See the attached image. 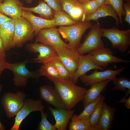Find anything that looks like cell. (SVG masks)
Wrapping results in <instances>:
<instances>
[{
	"instance_id": "cell-27",
	"label": "cell",
	"mask_w": 130,
	"mask_h": 130,
	"mask_svg": "<svg viewBox=\"0 0 130 130\" xmlns=\"http://www.w3.org/2000/svg\"><path fill=\"white\" fill-rule=\"evenodd\" d=\"M71 119L68 128L69 130H97L96 128L90 126L89 121L78 119L75 114H73Z\"/></svg>"
},
{
	"instance_id": "cell-18",
	"label": "cell",
	"mask_w": 130,
	"mask_h": 130,
	"mask_svg": "<svg viewBox=\"0 0 130 130\" xmlns=\"http://www.w3.org/2000/svg\"><path fill=\"white\" fill-rule=\"evenodd\" d=\"M22 14V16L27 19L32 24L35 36H36L38 32L42 29L56 27L54 17L51 20L45 19L35 16L31 12L23 10Z\"/></svg>"
},
{
	"instance_id": "cell-6",
	"label": "cell",
	"mask_w": 130,
	"mask_h": 130,
	"mask_svg": "<svg viewBox=\"0 0 130 130\" xmlns=\"http://www.w3.org/2000/svg\"><path fill=\"white\" fill-rule=\"evenodd\" d=\"M102 37L110 42L113 48L117 49L122 53L125 52L130 45V29L120 30L113 26L111 28H101Z\"/></svg>"
},
{
	"instance_id": "cell-7",
	"label": "cell",
	"mask_w": 130,
	"mask_h": 130,
	"mask_svg": "<svg viewBox=\"0 0 130 130\" xmlns=\"http://www.w3.org/2000/svg\"><path fill=\"white\" fill-rule=\"evenodd\" d=\"M26 94L20 91L15 93L7 92L3 95L1 102L7 117L11 118L16 116L22 107Z\"/></svg>"
},
{
	"instance_id": "cell-42",
	"label": "cell",
	"mask_w": 130,
	"mask_h": 130,
	"mask_svg": "<svg viewBox=\"0 0 130 130\" xmlns=\"http://www.w3.org/2000/svg\"><path fill=\"white\" fill-rule=\"evenodd\" d=\"M99 6L103 5L106 0H96Z\"/></svg>"
},
{
	"instance_id": "cell-43",
	"label": "cell",
	"mask_w": 130,
	"mask_h": 130,
	"mask_svg": "<svg viewBox=\"0 0 130 130\" xmlns=\"http://www.w3.org/2000/svg\"><path fill=\"white\" fill-rule=\"evenodd\" d=\"M90 0H78V1L80 3H82L84 2L90 1Z\"/></svg>"
},
{
	"instance_id": "cell-12",
	"label": "cell",
	"mask_w": 130,
	"mask_h": 130,
	"mask_svg": "<svg viewBox=\"0 0 130 130\" xmlns=\"http://www.w3.org/2000/svg\"><path fill=\"white\" fill-rule=\"evenodd\" d=\"M55 49L59 59L72 76L77 70L78 65L79 55L76 50L71 48Z\"/></svg>"
},
{
	"instance_id": "cell-35",
	"label": "cell",
	"mask_w": 130,
	"mask_h": 130,
	"mask_svg": "<svg viewBox=\"0 0 130 130\" xmlns=\"http://www.w3.org/2000/svg\"><path fill=\"white\" fill-rule=\"evenodd\" d=\"M54 10H63L60 0H44Z\"/></svg>"
},
{
	"instance_id": "cell-33",
	"label": "cell",
	"mask_w": 130,
	"mask_h": 130,
	"mask_svg": "<svg viewBox=\"0 0 130 130\" xmlns=\"http://www.w3.org/2000/svg\"><path fill=\"white\" fill-rule=\"evenodd\" d=\"M41 120L37 130H56L54 125L51 124L47 119V114L43 110L41 111Z\"/></svg>"
},
{
	"instance_id": "cell-40",
	"label": "cell",
	"mask_w": 130,
	"mask_h": 130,
	"mask_svg": "<svg viewBox=\"0 0 130 130\" xmlns=\"http://www.w3.org/2000/svg\"><path fill=\"white\" fill-rule=\"evenodd\" d=\"M12 19L11 18L7 17L6 15L0 12V25Z\"/></svg>"
},
{
	"instance_id": "cell-13",
	"label": "cell",
	"mask_w": 130,
	"mask_h": 130,
	"mask_svg": "<svg viewBox=\"0 0 130 130\" xmlns=\"http://www.w3.org/2000/svg\"><path fill=\"white\" fill-rule=\"evenodd\" d=\"M113 52L108 47H104L89 54H91L94 63L98 66L106 68L110 63H128L130 60L123 59L113 55Z\"/></svg>"
},
{
	"instance_id": "cell-38",
	"label": "cell",
	"mask_w": 130,
	"mask_h": 130,
	"mask_svg": "<svg viewBox=\"0 0 130 130\" xmlns=\"http://www.w3.org/2000/svg\"><path fill=\"white\" fill-rule=\"evenodd\" d=\"M124 103V106L128 109H130V97L127 98H123L116 103Z\"/></svg>"
},
{
	"instance_id": "cell-36",
	"label": "cell",
	"mask_w": 130,
	"mask_h": 130,
	"mask_svg": "<svg viewBox=\"0 0 130 130\" xmlns=\"http://www.w3.org/2000/svg\"><path fill=\"white\" fill-rule=\"evenodd\" d=\"M123 9L125 13L124 20L130 25V1H127L123 4Z\"/></svg>"
},
{
	"instance_id": "cell-5",
	"label": "cell",
	"mask_w": 130,
	"mask_h": 130,
	"mask_svg": "<svg viewBox=\"0 0 130 130\" xmlns=\"http://www.w3.org/2000/svg\"><path fill=\"white\" fill-rule=\"evenodd\" d=\"M27 59L21 62L9 63L6 62L5 69L9 70L13 73V79L14 85L17 86L26 87L30 78L38 79L41 76L39 70L30 71L26 68Z\"/></svg>"
},
{
	"instance_id": "cell-39",
	"label": "cell",
	"mask_w": 130,
	"mask_h": 130,
	"mask_svg": "<svg viewBox=\"0 0 130 130\" xmlns=\"http://www.w3.org/2000/svg\"><path fill=\"white\" fill-rule=\"evenodd\" d=\"M6 62L5 58L0 57V76L5 69Z\"/></svg>"
},
{
	"instance_id": "cell-10",
	"label": "cell",
	"mask_w": 130,
	"mask_h": 130,
	"mask_svg": "<svg viewBox=\"0 0 130 130\" xmlns=\"http://www.w3.org/2000/svg\"><path fill=\"white\" fill-rule=\"evenodd\" d=\"M45 106L41 100L27 98L25 99L23 105L15 118L14 124L9 130H18L23 120L31 112L44 110Z\"/></svg>"
},
{
	"instance_id": "cell-45",
	"label": "cell",
	"mask_w": 130,
	"mask_h": 130,
	"mask_svg": "<svg viewBox=\"0 0 130 130\" xmlns=\"http://www.w3.org/2000/svg\"><path fill=\"white\" fill-rule=\"evenodd\" d=\"M3 1V0H0V4Z\"/></svg>"
},
{
	"instance_id": "cell-1",
	"label": "cell",
	"mask_w": 130,
	"mask_h": 130,
	"mask_svg": "<svg viewBox=\"0 0 130 130\" xmlns=\"http://www.w3.org/2000/svg\"><path fill=\"white\" fill-rule=\"evenodd\" d=\"M52 82L66 110L72 109L82 101L87 91L86 88L76 85L70 79L59 78Z\"/></svg>"
},
{
	"instance_id": "cell-11",
	"label": "cell",
	"mask_w": 130,
	"mask_h": 130,
	"mask_svg": "<svg viewBox=\"0 0 130 130\" xmlns=\"http://www.w3.org/2000/svg\"><path fill=\"white\" fill-rule=\"evenodd\" d=\"M125 68V67H122L117 70L108 69L101 72L98 71L97 69H95L91 74L88 75L85 74L80 76L79 78L80 81L84 84L85 86H91L105 80L110 79L111 80Z\"/></svg>"
},
{
	"instance_id": "cell-29",
	"label": "cell",
	"mask_w": 130,
	"mask_h": 130,
	"mask_svg": "<svg viewBox=\"0 0 130 130\" xmlns=\"http://www.w3.org/2000/svg\"><path fill=\"white\" fill-rule=\"evenodd\" d=\"M105 99V96L102 95L96 109L89 120V124L91 127L96 128V127L102 114L103 104Z\"/></svg>"
},
{
	"instance_id": "cell-4",
	"label": "cell",
	"mask_w": 130,
	"mask_h": 130,
	"mask_svg": "<svg viewBox=\"0 0 130 130\" xmlns=\"http://www.w3.org/2000/svg\"><path fill=\"white\" fill-rule=\"evenodd\" d=\"M14 20L15 35L10 49L22 47L28 41L32 40L35 36L32 26L27 19L22 16Z\"/></svg>"
},
{
	"instance_id": "cell-26",
	"label": "cell",
	"mask_w": 130,
	"mask_h": 130,
	"mask_svg": "<svg viewBox=\"0 0 130 130\" xmlns=\"http://www.w3.org/2000/svg\"><path fill=\"white\" fill-rule=\"evenodd\" d=\"M53 17L56 26H69L77 24L78 22L72 19L64 11H57L53 10Z\"/></svg>"
},
{
	"instance_id": "cell-37",
	"label": "cell",
	"mask_w": 130,
	"mask_h": 130,
	"mask_svg": "<svg viewBox=\"0 0 130 130\" xmlns=\"http://www.w3.org/2000/svg\"><path fill=\"white\" fill-rule=\"evenodd\" d=\"M3 41L0 37V57L5 58L6 56Z\"/></svg>"
},
{
	"instance_id": "cell-32",
	"label": "cell",
	"mask_w": 130,
	"mask_h": 130,
	"mask_svg": "<svg viewBox=\"0 0 130 130\" xmlns=\"http://www.w3.org/2000/svg\"><path fill=\"white\" fill-rule=\"evenodd\" d=\"M56 68L60 78L64 79H70L71 75L68 71L59 58L53 59L50 61Z\"/></svg>"
},
{
	"instance_id": "cell-9",
	"label": "cell",
	"mask_w": 130,
	"mask_h": 130,
	"mask_svg": "<svg viewBox=\"0 0 130 130\" xmlns=\"http://www.w3.org/2000/svg\"><path fill=\"white\" fill-rule=\"evenodd\" d=\"M56 27L40 30L36 35V41L50 46L54 49L70 48L61 39Z\"/></svg>"
},
{
	"instance_id": "cell-20",
	"label": "cell",
	"mask_w": 130,
	"mask_h": 130,
	"mask_svg": "<svg viewBox=\"0 0 130 130\" xmlns=\"http://www.w3.org/2000/svg\"><path fill=\"white\" fill-rule=\"evenodd\" d=\"M108 16L114 18L116 25L117 26L119 25V21L117 13L111 5L108 4L99 6L94 13L85 17L84 21L93 20L98 22V20L100 18Z\"/></svg>"
},
{
	"instance_id": "cell-44",
	"label": "cell",
	"mask_w": 130,
	"mask_h": 130,
	"mask_svg": "<svg viewBox=\"0 0 130 130\" xmlns=\"http://www.w3.org/2000/svg\"><path fill=\"white\" fill-rule=\"evenodd\" d=\"M26 3L29 4H31L32 3V0H25Z\"/></svg>"
},
{
	"instance_id": "cell-15",
	"label": "cell",
	"mask_w": 130,
	"mask_h": 130,
	"mask_svg": "<svg viewBox=\"0 0 130 130\" xmlns=\"http://www.w3.org/2000/svg\"><path fill=\"white\" fill-rule=\"evenodd\" d=\"M62 10L73 20L79 22L84 21V11L78 0H60Z\"/></svg>"
},
{
	"instance_id": "cell-14",
	"label": "cell",
	"mask_w": 130,
	"mask_h": 130,
	"mask_svg": "<svg viewBox=\"0 0 130 130\" xmlns=\"http://www.w3.org/2000/svg\"><path fill=\"white\" fill-rule=\"evenodd\" d=\"M93 69L104 70L102 67L98 66L94 63L90 54L85 55H79L78 68L70 79L75 84L80 76L85 74L88 72Z\"/></svg>"
},
{
	"instance_id": "cell-24",
	"label": "cell",
	"mask_w": 130,
	"mask_h": 130,
	"mask_svg": "<svg viewBox=\"0 0 130 130\" xmlns=\"http://www.w3.org/2000/svg\"><path fill=\"white\" fill-rule=\"evenodd\" d=\"M20 8L23 10L33 12L38 14L39 17L48 20L53 18V10L44 0H40L37 6L32 7H27L21 6Z\"/></svg>"
},
{
	"instance_id": "cell-28",
	"label": "cell",
	"mask_w": 130,
	"mask_h": 130,
	"mask_svg": "<svg viewBox=\"0 0 130 130\" xmlns=\"http://www.w3.org/2000/svg\"><path fill=\"white\" fill-rule=\"evenodd\" d=\"M101 96V94L95 101L86 106L80 114L78 115L75 114L76 117L79 120L89 121L96 109Z\"/></svg>"
},
{
	"instance_id": "cell-3",
	"label": "cell",
	"mask_w": 130,
	"mask_h": 130,
	"mask_svg": "<svg viewBox=\"0 0 130 130\" xmlns=\"http://www.w3.org/2000/svg\"><path fill=\"white\" fill-rule=\"evenodd\" d=\"M91 28L89 33L85 35L83 42L76 49L79 55L89 53L105 47L101 39L102 32L100 23L96 22Z\"/></svg>"
},
{
	"instance_id": "cell-16",
	"label": "cell",
	"mask_w": 130,
	"mask_h": 130,
	"mask_svg": "<svg viewBox=\"0 0 130 130\" xmlns=\"http://www.w3.org/2000/svg\"><path fill=\"white\" fill-rule=\"evenodd\" d=\"M39 92L41 98L47 103L57 108L65 109L62 99L54 87L48 85H42L39 87Z\"/></svg>"
},
{
	"instance_id": "cell-31",
	"label": "cell",
	"mask_w": 130,
	"mask_h": 130,
	"mask_svg": "<svg viewBox=\"0 0 130 130\" xmlns=\"http://www.w3.org/2000/svg\"><path fill=\"white\" fill-rule=\"evenodd\" d=\"M123 0H106L104 5L109 4L111 5L117 13L119 23L123 24L122 16H125V13L123 7Z\"/></svg>"
},
{
	"instance_id": "cell-2",
	"label": "cell",
	"mask_w": 130,
	"mask_h": 130,
	"mask_svg": "<svg viewBox=\"0 0 130 130\" xmlns=\"http://www.w3.org/2000/svg\"><path fill=\"white\" fill-rule=\"evenodd\" d=\"M92 25L90 21H84L70 26H59L58 29L65 41L69 42V47L76 50L81 43L84 33Z\"/></svg>"
},
{
	"instance_id": "cell-8",
	"label": "cell",
	"mask_w": 130,
	"mask_h": 130,
	"mask_svg": "<svg viewBox=\"0 0 130 130\" xmlns=\"http://www.w3.org/2000/svg\"><path fill=\"white\" fill-rule=\"evenodd\" d=\"M25 48L29 52L39 53L37 57L32 59V62L43 64L50 61L53 59L58 58L56 51L53 47L44 43H38L36 41L33 43H27Z\"/></svg>"
},
{
	"instance_id": "cell-30",
	"label": "cell",
	"mask_w": 130,
	"mask_h": 130,
	"mask_svg": "<svg viewBox=\"0 0 130 130\" xmlns=\"http://www.w3.org/2000/svg\"><path fill=\"white\" fill-rule=\"evenodd\" d=\"M129 80V79L123 76L118 78L116 77L113 78L111 81H112L115 86L112 89V90L124 91L128 89L130 91V81Z\"/></svg>"
},
{
	"instance_id": "cell-23",
	"label": "cell",
	"mask_w": 130,
	"mask_h": 130,
	"mask_svg": "<svg viewBox=\"0 0 130 130\" xmlns=\"http://www.w3.org/2000/svg\"><path fill=\"white\" fill-rule=\"evenodd\" d=\"M111 81L110 80H107L91 86V87L87 90L82 100L84 108L96 99L101 92L105 90L107 84Z\"/></svg>"
},
{
	"instance_id": "cell-17",
	"label": "cell",
	"mask_w": 130,
	"mask_h": 130,
	"mask_svg": "<svg viewBox=\"0 0 130 130\" xmlns=\"http://www.w3.org/2000/svg\"><path fill=\"white\" fill-rule=\"evenodd\" d=\"M48 109L55 120L54 125L56 129L58 130H66L75 110L63 108H53L50 107Z\"/></svg>"
},
{
	"instance_id": "cell-19",
	"label": "cell",
	"mask_w": 130,
	"mask_h": 130,
	"mask_svg": "<svg viewBox=\"0 0 130 130\" xmlns=\"http://www.w3.org/2000/svg\"><path fill=\"white\" fill-rule=\"evenodd\" d=\"M23 4L19 0H3L0 4V12L15 19L22 16L20 6Z\"/></svg>"
},
{
	"instance_id": "cell-25",
	"label": "cell",
	"mask_w": 130,
	"mask_h": 130,
	"mask_svg": "<svg viewBox=\"0 0 130 130\" xmlns=\"http://www.w3.org/2000/svg\"><path fill=\"white\" fill-rule=\"evenodd\" d=\"M38 70L41 76H45L52 81L60 78L56 68L51 61L43 64Z\"/></svg>"
},
{
	"instance_id": "cell-47",
	"label": "cell",
	"mask_w": 130,
	"mask_h": 130,
	"mask_svg": "<svg viewBox=\"0 0 130 130\" xmlns=\"http://www.w3.org/2000/svg\"></svg>"
},
{
	"instance_id": "cell-34",
	"label": "cell",
	"mask_w": 130,
	"mask_h": 130,
	"mask_svg": "<svg viewBox=\"0 0 130 130\" xmlns=\"http://www.w3.org/2000/svg\"><path fill=\"white\" fill-rule=\"evenodd\" d=\"M84 8L85 17L94 13L98 6L96 0H91L81 3Z\"/></svg>"
},
{
	"instance_id": "cell-41",
	"label": "cell",
	"mask_w": 130,
	"mask_h": 130,
	"mask_svg": "<svg viewBox=\"0 0 130 130\" xmlns=\"http://www.w3.org/2000/svg\"><path fill=\"white\" fill-rule=\"evenodd\" d=\"M3 87L2 84H0V93ZM5 130L6 128L4 125L1 123L0 120V130Z\"/></svg>"
},
{
	"instance_id": "cell-21",
	"label": "cell",
	"mask_w": 130,
	"mask_h": 130,
	"mask_svg": "<svg viewBox=\"0 0 130 130\" xmlns=\"http://www.w3.org/2000/svg\"><path fill=\"white\" fill-rule=\"evenodd\" d=\"M115 109L104 102L102 114L96 127L98 130H109L114 120Z\"/></svg>"
},
{
	"instance_id": "cell-46",
	"label": "cell",
	"mask_w": 130,
	"mask_h": 130,
	"mask_svg": "<svg viewBox=\"0 0 130 130\" xmlns=\"http://www.w3.org/2000/svg\"><path fill=\"white\" fill-rule=\"evenodd\" d=\"M126 0L127 1H130V0Z\"/></svg>"
},
{
	"instance_id": "cell-22",
	"label": "cell",
	"mask_w": 130,
	"mask_h": 130,
	"mask_svg": "<svg viewBox=\"0 0 130 130\" xmlns=\"http://www.w3.org/2000/svg\"><path fill=\"white\" fill-rule=\"evenodd\" d=\"M0 35L5 51L9 50L15 35L14 19H12L0 25Z\"/></svg>"
}]
</instances>
